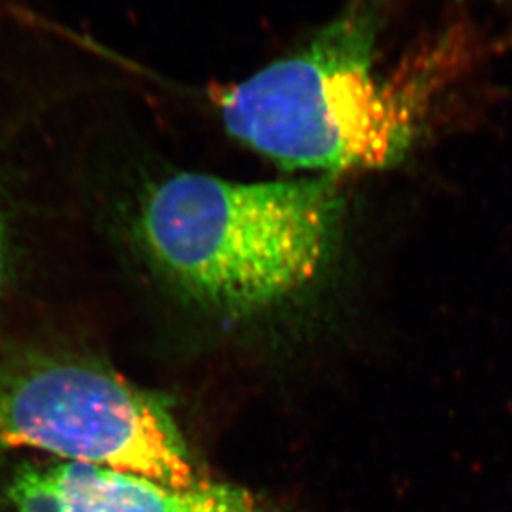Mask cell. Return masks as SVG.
<instances>
[{"label":"cell","mask_w":512,"mask_h":512,"mask_svg":"<svg viewBox=\"0 0 512 512\" xmlns=\"http://www.w3.org/2000/svg\"><path fill=\"white\" fill-rule=\"evenodd\" d=\"M376 17L355 5L303 49L218 90L230 135L281 167L336 175L393 167L423 128L428 82L381 74Z\"/></svg>","instance_id":"cell-1"},{"label":"cell","mask_w":512,"mask_h":512,"mask_svg":"<svg viewBox=\"0 0 512 512\" xmlns=\"http://www.w3.org/2000/svg\"><path fill=\"white\" fill-rule=\"evenodd\" d=\"M345 200L331 177L237 183L180 173L143 205L142 233L168 278L218 315L265 310L330 260Z\"/></svg>","instance_id":"cell-2"},{"label":"cell","mask_w":512,"mask_h":512,"mask_svg":"<svg viewBox=\"0 0 512 512\" xmlns=\"http://www.w3.org/2000/svg\"><path fill=\"white\" fill-rule=\"evenodd\" d=\"M17 449L172 488L205 479L162 399L74 356L27 353L0 363V454Z\"/></svg>","instance_id":"cell-3"},{"label":"cell","mask_w":512,"mask_h":512,"mask_svg":"<svg viewBox=\"0 0 512 512\" xmlns=\"http://www.w3.org/2000/svg\"><path fill=\"white\" fill-rule=\"evenodd\" d=\"M5 496L12 512H273L232 484L172 488L75 461L20 464Z\"/></svg>","instance_id":"cell-4"},{"label":"cell","mask_w":512,"mask_h":512,"mask_svg":"<svg viewBox=\"0 0 512 512\" xmlns=\"http://www.w3.org/2000/svg\"><path fill=\"white\" fill-rule=\"evenodd\" d=\"M7 243H5V227L2 215H0V295H2V286H4L5 261H7Z\"/></svg>","instance_id":"cell-5"}]
</instances>
